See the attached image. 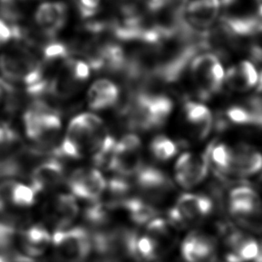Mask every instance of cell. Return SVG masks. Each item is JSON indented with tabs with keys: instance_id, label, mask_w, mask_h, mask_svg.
<instances>
[{
	"instance_id": "7c38bea8",
	"label": "cell",
	"mask_w": 262,
	"mask_h": 262,
	"mask_svg": "<svg viewBox=\"0 0 262 262\" xmlns=\"http://www.w3.org/2000/svg\"><path fill=\"white\" fill-rule=\"evenodd\" d=\"M36 25L46 37L52 38L63 29L68 19V7L59 1L46 2L39 6L34 14Z\"/></svg>"
},
{
	"instance_id": "e0dca14e",
	"label": "cell",
	"mask_w": 262,
	"mask_h": 262,
	"mask_svg": "<svg viewBox=\"0 0 262 262\" xmlns=\"http://www.w3.org/2000/svg\"><path fill=\"white\" fill-rule=\"evenodd\" d=\"M36 195L37 192L31 185L15 181H6L0 184V211L6 210L9 205L20 208L33 205Z\"/></svg>"
},
{
	"instance_id": "8992f818",
	"label": "cell",
	"mask_w": 262,
	"mask_h": 262,
	"mask_svg": "<svg viewBox=\"0 0 262 262\" xmlns=\"http://www.w3.org/2000/svg\"><path fill=\"white\" fill-rule=\"evenodd\" d=\"M220 6L216 0H191L184 7L182 29L191 35L202 36L217 20Z\"/></svg>"
},
{
	"instance_id": "30bf717a",
	"label": "cell",
	"mask_w": 262,
	"mask_h": 262,
	"mask_svg": "<svg viewBox=\"0 0 262 262\" xmlns=\"http://www.w3.org/2000/svg\"><path fill=\"white\" fill-rule=\"evenodd\" d=\"M231 147L230 163L226 174L250 177L262 170V153L259 149L246 143Z\"/></svg>"
},
{
	"instance_id": "4316f807",
	"label": "cell",
	"mask_w": 262,
	"mask_h": 262,
	"mask_svg": "<svg viewBox=\"0 0 262 262\" xmlns=\"http://www.w3.org/2000/svg\"><path fill=\"white\" fill-rule=\"evenodd\" d=\"M20 222L14 216L0 211V252L9 251L19 231Z\"/></svg>"
},
{
	"instance_id": "4fadbf2b",
	"label": "cell",
	"mask_w": 262,
	"mask_h": 262,
	"mask_svg": "<svg viewBox=\"0 0 262 262\" xmlns=\"http://www.w3.org/2000/svg\"><path fill=\"white\" fill-rule=\"evenodd\" d=\"M228 208L235 221L252 215L262 208L259 193L249 186H238L231 191Z\"/></svg>"
},
{
	"instance_id": "ac0fdd59",
	"label": "cell",
	"mask_w": 262,
	"mask_h": 262,
	"mask_svg": "<svg viewBox=\"0 0 262 262\" xmlns=\"http://www.w3.org/2000/svg\"><path fill=\"white\" fill-rule=\"evenodd\" d=\"M144 234L152 241L160 258L172 251L177 244V228L164 219L156 217L147 224Z\"/></svg>"
},
{
	"instance_id": "484cf974",
	"label": "cell",
	"mask_w": 262,
	"mask_h": 262,
	"mask_svg": "<svg viewBox=\"0 0 262 262\" xmlns=\"http://www.w3.org/2000/svg\"><path fill=\"white\" fill-rule=\"evenodd\" d=\"M121 206L127 211L132 221L138 225L149 223L158 214L152 204L141 199H125Z\"/></svg>"
},
{
	"instance_id": "8d00e7d4",
	"label": "cell",
	"mask_w": 262,
	"mask_h": 262,
	"mask_svg": "<svg viewBox=\"0 0 262 262\" xmlns=\"http://www.w3.org/2000/svg\"><path fill=\"white\" fill-rule=\"evenodd\" d=\"M14 255L9 253V252H0V262H12Z\"/></svg>"
},
{
	"instance_id": "d4e9b609",
	"label": "cell",
	"mask_w": 262,
	"mask_h": 262,
	"mask_svg": "<svg viewBox=\"0 0 262 262\" xmlns=\"http://www.w3.org/2000/svg\"><path fill=\"white\" fill-rule=\"evenodd\" d=\"M21 239L25 253L33 257L42 255L52 241L50 233L40 225H34L23 231Z\"/></svg>"
},
{
	"instance_id": "d590c367",
	"label": "cell",
	"mask_w": 262,
	"mask_h": 262,
	"mask_svg": "<svg viewBox=\"0 0 262 262\" xmlns=\"http://www.w3.org/2000/svg\"><path fill=\"white\" fill-rule=\"evenodd\" d=\"M12 262H35L33 259H31L30 257L21 254H14Z\"/></svg>"
},
{
	"instance_id": "83f0119b",
	"label": "cell",
	"mask_w": 262,
	"mask_h": 262,
	"mask_svg": "<svg viewBox=\"0 0 262 262\" xmlns=\"http://www.w3.org/2000/svg\"><path fill=\"white\" fill-rule=\"evenodd\" d=\"M110 209H112L106 203L97 201L92 202V205L89 206L85 209L84 217L90 226L94 228H99L98 230H99L108 222Z\"/></svg>"
},
{
	"instance_id": "7a4b0ae2",
	"label": "cell",
	"mask_w": 262,
	"mask_h": 262,
	"mask_svg": "<svg viewBox=\"0 0 262 262\" xmlns=\"http://www.w3.org/2000/svg\"><path fill=\"white\" fill-rule=\"evenodd\" d=\"M25 134L31 141L45 148L52 144L62 127L59 114L46 103L37 100L24 115Z\"/></svg>"
},
{
	"instance_id": "2e32d148",
	"label": "cell",
	"mask_w": 262,
	"mask_h": 262,
	"mask_svg": "<svg viewBox=\"0 0 262 262\" xmlns=\"http://www.w3.org/2000/svg\"><path fill=\"white\" fill-rule=\"evenodd\" d=\"M231 123L243 126L262 128V99L252 97L230 106L226 112Z\"/></svg>"
},
{
	"instance_id": "1f68e13d",
	"label": "cell",
	"mask_w": 262,
	"mask_h": 262,
	"mask_svg": "<svg viewBox=\"0 0 262 262\" xmlns=\"http://www.w3.org/2000/svg\"><path fill=\"white\" fill-rule=\"evenodd\" d=\"M23 30L18 25H11L0 18V47L10 42L13 39L23 38Z\"/></svg>"
},
{
	"instance_id": "8fae6325",
	"label": "cell",
	"mask_w": 262,
	"mask_h": 262,
	"mask_svg": "<svg viewBox=\"0 0 262 262\" xmlns=\"http://www.w3.org/2000/svg\"><path fill=\"white\" fill-rule=\"evenodd\" d=\"M216 245L215 238L195 231L184 239L181 254L185 262H216Z\"/></svg>"
},
{
	"instance_id": "4dcf8cb0",
	"label": "cell",
	"mask_w": 262,
	"mask_h": 262,
	"mask_svg": "<svg viewBox=\"0 0 262 262\" xmlns=\"http://www.w3.org/2000/svg\"><path fill=\"white\" fill-rule=\"evenodd\" d=\"M18 93L12 82L0 78V105L7 111L14 110L18 105Z\"/></svg>"
},
{
	"instance_id": "836d02e7",
	"label": "cell",
	"mask_w": 262,
	"mask_h": 262,
	"mask_svg": "<svg viewBox=\"0 0 262 262\" xmlns=\"http://www.w3.org/2000/svg\"><path fill=\"white\" fill-rule=\"evenodd\" d=\"M79 14L83 19L94 16L98 14L101 0H75Z\"/></svg>"
},
{
	"instance_id": "7402d4cb",
	"label": "cell",
	"mask_w": 262,
	"mask_h": 262,
	"mask_svg": "<svg viewBox=\"0 0 262 262\" xmlns=\"http://www.w3.org/2000/svg\"><path fill=\"white\" fill-rule=\"evenodd\" d=\"M184 111L188 124L194 128L199 138L205 139L212 128L210 110L202 103L187 101L184 104Z\"/></svg>"
},
{
	"instance_id": "d6a6232c",
	"label": "cell",
	"mask_w": 262,
	"mask_h": 262,
	"mask_svg": "<svg viewBox=\"0 0 262 262\" xmlns=\"http://www.w3.org/2000/svg\"><path fill=\"white\" fill-rule=\"evenodd\" d=\"M245 230L253 234H262V208L250 216L236 221Z\"/></svg>"
},
{
	"instance_id": "603a6c76",
	"label": "cell",
	"mask_w": 262,
	"mask_h": 262,
	"mask_svg": "<svg viewBox=\"0 0 262 262\" xmlns=\"http://www.w3.org/2000/svg\"><path fill=\"white\" fill-rule=\"evenodd\" d=\"M142 167L141 149H127L116 146L113 159L110 163V170L115 171L122 176L137 174Z\"/></svg>"
},
{
	"instance_id": "cb8c5ba5",
	"label": "cell",
	"mask_w": 262,
	"mask_h": 262,
	"mask_svg": "<svg viewBox=\"0 0 262 262\" xmlns=\"http://www.w3.org/2000/svg\"><path fill=\"white\" fill-rule=\"evenodd\" d=\"M79 214V207L75 197L70 194H61L55 201L50 219L57 230L68 228Z\"/></svg>"
},
{
	"instance_id": "9a60e30c",
	"label": "cell",
	"mask_w": 262,
	"mask_h": 262,
	"mask_svg": "<svg viewBox=\"0 0 262 262\" xmlns=\"http://www.w3.org/2000/svg\"><path fill=\"white\" fill-rule=\"evenodd\" d=\"M64 167L55 159L45 160L31 173V186L37 193L57 187L64 178Z\"/></svg>"
},
{
	"instance_id": "74e56055",
	"label": "cell",
	"mask_w": 262,
	"mask_h": 262,
	"mask_svg": "<svg viewBox=\"0 0 262 262\" xmlns=\"http://www.w3.org/2000/svg\"><path fill=\"white\" fill-rule=\"evenodd\" d=\"M255 4L258 13L262 17V0H255Z\"/></svg>"
},
{
	"instance_id": "5b68a950",
	"label": "cell",
	"mask_w": 262,
	"mask_h": 262,
	"mask_svg": "<svg viewBox=\"0 0 262 262\" xmlns=\"http://www.w3.org/2000/svg\"><path fill=\"white\" fill-rule=\"evenodd\" d=\"M212 209V201L208 196L185 193L179 197L177 205L169 210L168 221L177 229H184L202 221Z\"/></svg>"
},
{
	"instance_id": "5bb4252c",
	"label": "cell",
	"mask_w": 262,
	"mask_h": 262,
	"mask_svg": "<svg viewBox=\"0 0 262 262\" xmlns=\"http://www.w3.org/2000/svg\"><path fill=\"white\" fill-rule=\"evenodd\" d=\"M136 182L139 189L153 200L163 198L172 189L167 174L155 167L142 166L136 174Z\"/></svg>"
},
{
	"instance_id": "f1b7e54d",
	"label": "cell",
	"mask_w": 262,
	"mask_h": 262,
	"mask_svg": "<svg viewBox=\"0 0 262 262\" xmlns=\"http://www.w3.org/2000/svg\"><path fill=\"white\" fill-rule=\"evenodd\" d=\"M150 150L156 159L166 161L177 154V147L172 140L160 135L153 139L150 143Z\"/></svg>"
},
{
	"instance_id": "6da1fadb",
	"label": "cell",
	"mask_w": 262,
	"mask_h": 262,
	"mask_svg": "<svg viewBox=\"0 0 262 262\" xmlns=\"http://www.w3.org/2000/svg\"><path fill=\"white\" fill-rule=\"evenodd\" d=\"M0 73L3 78L25 86L26 92L39 97L49 92L50 80L45 75L44 64L28 50H11L0 56Z\"/></svg>"
},
{
	"instance_id": "44dd1931",
	"label": "cell",
	"mask_w": 262,
	"mask_h": 262,
	"mask_svg": "<svg viewBox=\"0 0 262 262\" xmlns=\"http://www.w3.org/2000/svg\"><path fill=\"white\" fill-rule=\"evenodd\" d=\"M119 96V89L114 82L101 79L94 82L88 92L89 106L93 110H106L117 104Z\"/></svg>"
},
{
	"instance_id": "f35d334b",
	"label": "cell",
	"mask_w": 262,
	"mask_h": 262,
	"mask_svg": "<svg viewBox=\"0 0 262 262\" xmlns=\"http://www.w3.org/2000/svg\"><path fill=\"white\" fill-rule=\"evenodd\" d=\"M256 87H257L258 92L262 93V71L260 72V74H259V81H258V84Z\"/></svg>"
},
{
	"instance_id": "ba28073f",
	"label": "cell",
	"mask_w": 262,
	"mask_h": 262,
	"mask_svg": "<svg viewBox=\"0 0 262 262\" xmlns=\"http://www.w3.org/2000/svg\"><path fill=\"white\" fill-rule=\"evenodd\" d=\"M68 185L76 197L94 202L105 192L106 182L97 169H79L69 178Z\"/></svg>"
},
{
	"instance_id": "3957f363",
	"label": "cell",
	"mask_w": 262,
	"mask_h": 262,
	"mask_svg": "<svg viewBox=\"0 0 262 262\" xmlns=\"http://www.w3.org/2000/svg\"><path fill=\"white\" fill-rule=\"evenodd\" d=\"M191 75L202 99H209L220 92L225 82V71L220 58L214 53L196 55L191 62Z\"/></svg>"
},
{
	"instance_id": "d6986e66",
	"label": "cell",
	"mask_w": 262,
	"mask_h": 262,
	"mask_svg": "<svg viewBox=\"0 0 262 262\" xmlns=\"http://www.w3.org/2000/svg\"><path fill=\"white\" fill-rule=\"evenodd\" d=\"M259 81V73L254 64L242 61L231 67L225 74V82L235 92H247L255 88Z\"/></svg>"
},
{
	"instance_id": "ffe728a7",
	"label": "cell",
	"mask_w": 262,
	"mask_h": 262,
	"mask_svg": "<svg viewBox=\"0 0 262 262\" xmlns=\"http://www.w3.org/2000/svg\"><path fill=\"white\" fill-rule=\"evenodd\" d=\"M236 38L247 39L252 57L262 62V21L252 16H239L234 24Z\"/></svg>"
},
{
	"instance_id": "277c9868",
	"label": "cell",
	"mask_w": 262,
	"mask_h": 262,
	"mask_svg": "<svg viewBox=\"0 0 262 262\" xmlns=\"http://www.w3.org/2000/svg\"><path fill=\"white\" fill-rule=\"evenodd\" d=\"M51 243L59 262H85L92 252L91 234L83 227L57 230Z\"/></svg>"
},
{
	"instance_id": "f546056e",
	"label": "cell",
	"mask_w": 262,
	"mask_h": 262,
	"mask_svg": "<svg viewBox=\"0 0 262 262\" xmlns=\"http://www.w3.org/2000/svg\"><path fill=\"white\" fill-rule=\"evenodd\" d=\"M70 57L68 46L61 42H50L43 49V58L46 64H54L64 63Z\"/></svg>"
},
{
	"instance_id": "9c48e42d",
	"label": "cell",
	"mask_w": 262,
	"mask_h": 262,
	"mask_svg": "<svg viewBox=\"0 0 262 262\" xmlns=\"http://www.w3.org/2000/svg\"><path fill=\"white\" fill-rule=\"evenodd\" d=\"M228 231L225 237L227 261H257L262 252V246L259 242L241 231Z\"/></svg>"
},
{
	"instance_id": "52a82bcc",
	"label": "cell",
	"mask_w": 262,
	"mask_h": 262,
	"mask_svg": "<svg viewBox=\"0 0 262 262\" xmlns=\"http://www.w3.org/2000/svg\"><path fill=\"white\" fill-rule=\"evenodd\" d=\"M209 166L207 151L204 154L184 153L177 160L174 167L177 184L185 189L194 187L208 176Z\"/></svg>"
},
{
	"instance_id": "e575fe53",
	"label": "cell",
	"mask_w": 262,
	"mask_h": 262,
	"mask_svg": "<svg viewBox=\"0 0 262 262\" xmlns=\"http://www.w3.org/2000/svg\"><path fill=\"white\" fill-rule=\"evenodd\" d=\"M119 8L121 14H131L138 11L139 0H108Z\"/></svg>"
}]
</instances>
